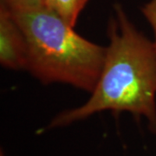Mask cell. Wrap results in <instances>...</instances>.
<instances>
[{
  "mask_svg": "<svg viewBox=\"0 0 156 156\" xmlns=\"http://www.w3.org/2000/svg\"><path fill=\"white\" fill-rule=\"evenodd\" d=\"M141 12L154 31V46L156 50V0H150L141 8Z\"/></svg>",
  "mask_w": 156,
  "mask_h": 156,
  "instance_id": "8992f818",
  "label": "cell"
},
{
  "mask_svg": "<svg viewBox=\"0 0 156 156\" xmlns=\"http://www.w3.org/2000/svg\"><path fill=\"white\" fill-rule=\"evenodd\" d=\"M89 0H44V6L56 12L68 23L75 27L79 15Z\"/></svg>",
  "mask_w": 156,
  "mask_h": 156,
  "instance_id": "277c9868",
  "label": "cell"
},
{
  "mask_svg": "<svg viewBox=\"0 0 156 156\" xmlns=\"http://www.w3.org/2000/svg\"><path fill=\"white\" fill-rule=\"evenodd\" d=\"M108 23L109 43L100 77L89 100L57 114L45 130L63 128L100 112H128L147 121L156 134V50L135 27L122 6L115 4Z\"/></svg>",
  "mask_w": 156,
  "mask_h": 156,
  "instance_id": "6da1fadb",
  "label": "cell"
},
{
  "mask_svg": "<svg viewBox=\"0 0 156 156\" xmlns=\"http://www.w3.org/2000/svg\"><path fill=\"white\" fill-rule=\"evenodd\" d=\"M0 63L12 70H26L27 42L10 11L0 5Z\"/></svg>",
  "mask_w": 156,
  "mask_h": 156,
  "instance_id": "3957f363",
  "label": "cell"
},
{
  "mask_svg": "<svg viewBox=\"0 0 156 156\" xmlns=\"http://www.w3.org/2000/svg\"><path fill=\"white\" fill-rule=\"evenodd\" d=\"M0 5L11 12L29 11L44 6V0H0Z\"/></svg>",
  "mask_w": 156,
  "mask_h": 156,
  "instance_id": "5b68a950",
  "label": "cell"
},
{
  "mask_svg": "<svg viewBox=\"0 0 156 156\" xmlns=\"http://www.w3.org/2000/svg\"><path fill=\"white\" fill-rule=\"evenodd\" d=\"M10 12L26 38V71L44 84L61 83L89 93L94 90L105 60V47L78 35L46 6Z\"/></svg>",
  "mask_w": 156,
  "mask_h": 156,
  "instance_id": "7a4b0ae2",
  "label": "cell"
},
{
  "mask_svg": "<svg viewBox=\"0 0 156 156\" xmlns=\"http://www.w3.org/2000/svg\"><path fill=\"white\" fill-rule=\"evenodd\" d=\"M0 156H6L5 154V152H4L3 150L0 151Z\"/></svg>",
  "mask_w": 156,
  "mask_h": 156,
  "instance_id": "52a82bcc",
  "label": "cell"
}]
</instances>
